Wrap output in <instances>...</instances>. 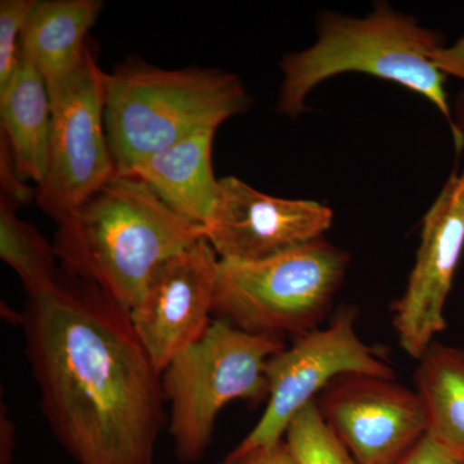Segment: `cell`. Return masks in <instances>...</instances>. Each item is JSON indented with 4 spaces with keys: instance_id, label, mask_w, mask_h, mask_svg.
I'll use <instances>...</instances> for the list:
<instances>
[{
    "instance_id": "cell-1",
    "label": "cell",
    "mask_w": 464,
    "mask_h": 464,
    "mask_svg": "<svg viewBox=\"0 0 464 464\" xmlns=\"http://www.w3.org/2000/svg\"><path fill=\"white\" fill-rule=\"evenodd\" d=\"M82 284L26 299L21 328L42 413L76 464H155L168 423L161 374L130 314Z\"/></svg>"
},
{
    "instance_id": "cell-2",
    "label": "cell",
    "mask_w": 464,
    "mask_h": 464,
    "mask_svg": "<svg viewBox=\"0 0 464 464\" xmlns=\"http://www.w3.org/2000/svg\"><path fill=\"white\" fill-rule=\"evenodd\" d=\"M57 225L52 244L63 270L128 314L159 266L206 237L134 174H118Z\"/></svg>"
},
{
    "instance_id": "cell-3",
    "label": "cell",
    "mask_w": 464,
    "mask_h": 464,
    "mask_svg": "<svg viewBox=\"0 0 464 464\" xmlns=\"http://www.w3.org/2000/svg\"><path fill=\"white\" fill-rule=\"evenodd\" d=\"M441 47L438 33L389 3H377L365 17L325 12L317 24L316 42L307 50L286 54L280 63L283 83L277 110L297 118L306 110L308 94L317 85L344 72H362L429 100L450 123L460 148L464 137L451 116L445 91L447 75L432 61Z\"/></svg>"
},
{
    "instance_id": "cell-4",
    "label": "cell",
    "mask_w": 464,
    "mask_h": 464,
    "mask_svg": "<svg viewBox=\"0 0 464 464\" xmlns=\"http://www.w3.org/2000/svg\"><path fill=\"white\" fill-rule=\"evenodd\" d=\"M105 127L118 174L249 109L239 76L221 69H163L130 60L103 78Z\"/></svg>"
},
{
    "instance_id": "cell-5",
    "label": "cell",
    "mask_w": 464,
    "mask_h": 464,
    "mask_svg": "<svg viewBox=\"0 0 464 464\" xmlns=\"http://www.w3.org/2000/svg\"><path fill=\"white\" fill-rule=\"evenodd\" d=\"M285 347L280 338L252 334L217 319L199 342L168 365L161 386L169 404L168 431L179 462L197 463L206 456L226 405L267 400L268 360Z\"/></svg>"
},
{
    "instance_id": "cell-6",
    "label": "cell",
    "mask_w": 464,
    "mask_h": 464,
    "mask_svg": "<svg viewBox=\"0 0 464 464\" xmlns=\"http://www.w3.org/2000/svg\"><path fill=\"white\" fill-rule=\"evenodd\" d=\"M350 257L323 237L259 262H219L215 314L241 331L298 338L331 313Z\"/></svg>"
},
{
    "instance_id": "cell-7",
    "label": "cell",
    "mask_w": 464,
    "mask_h": 464,
    "mask_svg": "<svg viewBox=\"0 0 464 464\" xmlns=\"http://www.w3.org/2000/svg\"><path fill=\"white\" fill-rule=\"evenodd\" d=\"M105 72L90 48L81 67L51 88L48 167L36 204L60 221L118 176L105 127Z\"/></svg>"
},
{
    "instance_id": "cell-8",
    "label": "cell",
    "mask_w": 464,
    "mask_h": 464,
    "mask_svg": "<svg viewBox=\"0 0 464 464\" xmlns=\"http://www.w3.org/2000/svg\"><path fill=\"white\" fill-rule=\"evenodd\" d=\"M355 323L356 311L342 308L328 326L295 338L292 346L268 360L265 413L231 453L243 454L279 442L295 415L316 401L320 393L342 375L366 374L393 380L392 366L380 350L359 337Z\"/></svg>"
},
{
    "instance_id": "cell-9",
    "label": "cell",
    "mask_w": 464,
    "mask_h": 464,
    "mask_svg": "<svg viewBox=\"0 0 464 464\" xmlns=\"http://www.w3.org/2000/svg\"><path fill=\"white\" fill-rule=\"evenodd\" d=\"M316 404L359 464H395L429 430L417 390L389 378L342 375L320 393Z\"/></svg>"
},
{
    "instance_id": "cell-10",
    "label": "cell",
    "mask_w": 464,
    "mask_h": 464,
    "mask_svg": "<svg viewBox=\"0 0 464 464\" xmlns=\"http://www.w3.org/2000/svg\"><path fill=\"white\" fill-rule=\"evenodd\" d=\"M219 262L207 237L198 240L159 266L130 313L159 373L199 342L212 324Z\"/></svg>"
},
{
    "instance_id": "cell-11",
    "label": "cell",
    "mask_w": 464,
    "mask_h": 464,
    "mask_svg": "<svg viewBox=\"0 0 464 464\" xmlns=\"http://www.w3.org/2000/svg\"><path fill=\"white\" fill-rule=\"evenodd\" d=\"M333 210L315 200L284 199L237 177L219 179L218 199L204 226L224 261L259 262L323 239Z\"/></svg>"
},
{
    "instance_id": "cell-12",
    "label": "cell",
    "mask_w": 464,
    "mask_h": 464,
    "mask_svg": "<svg viewBox=\"0 0 464 464\" xmlns=\"http://www.w3.org/2000/svg\"><path fill=\"white\" fill-rule=\"evenodd\" d=\"M464 249V170L454 172L423 218L420 249L392 324L402 350L413 359L447 328L445 306Z\"/></svg>"
},
{
    "instance_id": "cell-13",
    "label": "cell",
    "mask_w": 464,
    "mask_h": 464,
    "mask_svg": "<svg viewBox=\"0 0 464 464\" xmlns=\"http://www.w3.org/2000/svg\"><path fill=\"white\" fill-rule=\"evenodd\" d=\"M217 130H203L142 159L133 168L173 212L191 224L206 226L218 199L219 179L213 170Z\"/></svg>"
},
{
    "instance_id": "cell-14",
    "label": "cell",
    "mask_w": 464,
    "mask_h": 464,
    "mask_svg": "<svg viewBox=\"0 0 464 464\" xmlns=\"http://www.w3.org/2000/svg\"><path fill=\"white\" fill-rule=\"evenodd\" d=\"M101 0L36 2L21 35L20 53L38 69L48 90L74 74L88 50V33L99 20Z\"/></svg>"
},
{
    "instance_id": "cell-15",
    "label": "cell",
    "mask_w": 464,
    "mask_h": 464,
    "mask_svg": "<svg viewBox=\"0 0 464 464\" xmlns=\"http://www.w3.org/2000/svg\"><path fill=\"white\" fill-rule=\"evenodd\" d=\"M52 105L47 83L25 57L0 88V136L7 141L24 181L42 185L48 167Z\"/></svg>"
},
{
    "instance_id": "cell-16",
    "label": "cell",
    "mask_w": 464,
    "mask_h": 464,
    "mask_svg": "<svg viewBox=\"0 0 464 464\" xmlns=\"http://www.w3.org/2000/svg\"><path fill=\"white\" fill-rule=\"evenodd\" d=\"M414 382L426 409L427 435L464 463V350L433 342L420 356Z\"/></svg>"
},
{
    "instance_id": "cell-17",
    "label": "cell",
    "mask_w": 464,
    "mask_h": 464,
    "mask_svg": "<svg viewBox=\"0 0 464 464\" xmlns=\"http://www.w3.org/2000/svg\"><path fill=\"white\" fill-rule=\"evenodd\" d=\"M18 206L0 197V258L20 277L27 297L56 285L57 256L38 228L23 221Z\"/></svg>"
},
{
    "instance_id": "cell-18",
    "label": "cell",
    "mask_w": 464,
    "mask_h": 464,
    "mask_svg": "<svg viewBox=\"0 0 464 464\" xmlns=\"http://www.w3.org/2000/svg\"><path fill=\"white\" fill-rule=\"evenodd\" d=\"M284 440L297 464H359L325 422L316 401L295 415Z\"/></svg>"
},
{
    "instance_id": "cell-19",
    "label": "cell",
    "mask_w": 464,
    "mask_h": 464,
    "mask_svg": "<svg viewBox=\"0 0 464 464\" xmlns=\"http://www.w3.org/2000/svg\"><path fill=\"white\" fill-rule=\"evenodd\" d=\"M38 0L0 2V88L11 81L20 65L21 35Z\"/></svg>"
},
{
    "instance_id": "cell-20",
    "label": "cell",
    "mask_w": 464,
    "mask_h": 464,
    "mask_svg": "<svg viewBox=\"0 0 464 464\" xmlns=\"http://www.w3.org/2000/svg\"><path fill=\"white\" fill-rule=\"evenodd\" d=\"M0 197L7 198L18 207L29 204L36 198V190L30 188L18 174L11 150L3 136H0Z\"/></svg>"
},
{
    "instance_id": "cell-21",
    "label": "cell",
    "mask_w": 464,
    "mask_h": 464,
    "mask_svg": "<svg viewBox=\"0 0 464 464\" xmlns=\"http://www.w3.org/2000/svg\"><path fill=\"white\" fill-rule=\"evenodd\" d=\"M217 464H297L285 440L270 447L253 449L243 454L230 453Z\"/></svg>"
},
{
    "instance_id": "cell-22",
    "label": "cell",
    "mask_w": 464,
    "mask_h": 464,
    "mask_svg": "<svg viewBox=\"0 0 464 464\" xmlns=\"http://www.w3.org/2000/svg\"><path fill=\"white\" fill-rule=\"evenodd\" d=\"M395 464H464L447 449L433 441L429 435L424 436L414 448H411Z\"/></svg>"
},
{
    "instance_id": "cell-23",
    "label": "cell",
    "mask_w": 464,
    "mask_h": 464,
    "mask_svg": "<svg viewBox=\"0 0 464 464\" xmlns=\"http://www.w3.org/2000/svg\"><path fill=\"white\" fill-rule=\"evenodd\" d=\"M433 63L444 72L464 82V34L450 47H441L433 53Z\"/></svg>"
},
{
    "instance_id": "cell-24",
    "label": "cell",
    "mask_w": 464,
    "mask_h": 464,
    "mask_svg": "<svg viewBox=\"0 0 464 464\" xmlns=\"http://www.w3.org/2000/svg\"><path fill=\"white\" fill-rule=\"evenodd\" d=\"M16 426L8 415L7 408L0 411V464H12L16 450Z\"/></svg>"
},
{
    "instance_id": "cell-25",
    "label": "cell",
    "mask_w": 464,
    "mask_h": 464,
    "mask_svg": "<svg viewBox=\"0 0 464 464\" xmlns=\"http://www.w3.org/2000/svg\"><path fill=\"white\" fill-rule=\"evenodd\" d=\"M457 130L464 137V91L457 100Z\"/></svg>"
}]
</instances>
